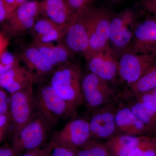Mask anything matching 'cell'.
Instances as JSON below:
<instances>
[{"mask_svg":"<svg viewBox=\"0 0 156 156\" xmlns=\"http://www.w3.org/2000/svg\"><path fill=\"white\" fill-rule=\"evenodd\" d=\"M33 95L37 114L50 131L75 115L49 83L40 85L35 90L33 89Z\"/></svg>","mask_w":156,"mask_h":156,"instance_id":"obj_1","label":"cell"},{"mask_svg":"<svg viewBox=\"0 0 156 156\" xmlns=\"http://www.w3.org/2000/svg\"><path fill=\"white\" fill-rule=\"evenodd\" d=\"M50 76L49 83L76 114L78 108L83 104L80 66L69 62L56 69Z\"/></svg>","mask_w":156,"mask_h":156,"instance_id":"obj_2","label":"cell"},{"mask_svg":"<svg viewBox=\"0 0 156 156\" xmlns=\"http://www.w3.org/2000/svg\"><path fill=\"white\" fill-rule=\"evenodd\" d=\"M87 26L89 47L84 57L109 48L110 26L113 15L107 10L90 6L81 10Z\"/></svg>","mask_w":156,"mask_h":156,"instance_id":"obj_3","label":"cell"},{"mask_svg":"<svg viewBox=\"0 0 156 156\" xmlns=\"http://www.w3.org/2000/svg\"><path fill=\"white\" fill-rule=\"evenodd\" d=\"M135 19V13L130 9H126L112 17L108 44L117 58L131 47L136 26Z\"/></svg>","mask_w":156,"mask_h":156,"instance_id":"obj_4","label":"cell"},{"mask_svg":"<svg viewBox=\"0 0 156 156\" xmlns=\"http://www.w3.org/2000/svg\"><path fill=\"white\" fill-rule=\"evenodd\" d=\"M81 89L83 103L90 111L114 102L117 96L111 83L90 72L82 77Z\"/></svg>","mask_w":156,"mask_h":156,"instance_id":"obj_5","label":"cell"},{"mask_svg":"<svg viewBox=\"0 0 156 156\" xmlns=\"http://www.w3.org/2000/svg\"><path fill=\"white\" fill-rule=\"evenodd\" d=\"M156 60L155 53L140 54L128 49L118 58V76L129 87L155 64Z\"/></svg>","mask_w":156,"mask_h":156,"instance_id":"obj_6","label":"cell"},{"mask_svg":"<svg viewBox=\"0 0 156 156\" xmlns=\"http://www.w3.org/2000/svg\"><path fill=\"white\" fill-rule=\"evenodd\" d=\"M37 114L33 86L11 94L9 115L13 124V137Z\"/></svg>","mask_w":156,"mask_h":156,"instance_id":"obj_7","label":"cell"},{"mask_svg":"<svg viewBox=\"0 0 156 156\" xmlns=\"http://www.w3.org/2000/svg\"><path fill=\"white\" fill-rule=\"evenodd\" d=\"M91 138L89 121L84 118L70 120L53 134L50 146L79 148Z\"/></svg>","mask_w":156,"mask_h":156,"instance_id":"obj_8","label":"cell"},{"mask_svg":"<svg viewBox=\"0 0 156 156\" xmlns=\"http://www.w3.org/2000/svg\"><path fill=\"white\" fill-rule=\"evenodd\" d=\"M50 130L38 114L13 137L15 152L39 148L45 142Z\"/></svg>","mask_w":156,"mask_h":156,"instance_id":"obj_9","label":"cell"},{"mask_svg":"<svg viewBox=\"0 0 156 156\" xmlns=\"http://www.w3.org/2000/svg\"><path fill=\"white\" fill-rule=\"evenodd\" d=\"M58 43H62L75 54L81 53L84 56L87 54L89 47V36L81 11L73 14L64 35Z\"/></svg>","mask_w":156,"mask_h":156,"instance_id":"obj_10","label":"cell"},{"mask_svg":"<svg viewBox=\"0 0 156 156\" xmlns=\"http://www.w3.org/2000/svg\"><path fill=\"white\" fill-rule=\"evenodd\" d=\"M116 109L113 102L92 112L89 121L91 138L108 140L116 135Z\"/></svg>","mask_w":156,"mask_h":156,"instance_id":"obj_11","label":"cell"},{"mask_svg":"<svg viewBox=\"0 0 156 156\" xmlns=\"http://www.w3.org/2000/svg\"><path fill=\"white\" fill-rule=\"evenodd\" d=\"M89 72L111 83L118 76V58L110 47L86 58Z\"/></svg>","mask_w":156,"mask_h":156,"instance_id":"obj_12","label":"cell"},{"mask_svg":"<svg viewBox=\"0 0 156 156\" xmlns=\"http://www.w3.org/2000/svg\"><path fill=\"white\" fill-rule=\"evenodd\" d=\"M40 14V2L26 1L13 12L8 20V28L15 35L31 31Z\"/></svg>","mask_w":156,"mask_h":156,"instance_id":"obj_13","label":"cell"},{"mask_svg":"<svg viewBox=\"0 0 156 156\" xmlns=\"http://www.w3.org/2000/svg\"><path fill=\"white\" fill-rule=\"evenodd\" d=\"M129 49L140 54L156 53V18L146 20L135 26Z\"/></svg>","mask_w":156,"mask_h":156,"instance_id":"obj_14","label":"cell"},{"mask_svg":"<svg viewBox=\"0 0 156 156\" xmlns=\"http://www.w3.org/2000/svg\"><path fill=\"white\" fill-rule=\"evenodd\" d=\"M34 81L33 73L19 65L0 75V88L11 95L32 87Z\"/></svg>","mask_w":156,"mask_h":156,"instance_id":"obj_15","label":"cell"},{"mask_svg":"<svg viewBox=\"0 0 156 156\" xmlns=\"http://www.w3.org/2000/svg\"><path fill=\"white\" fill-rule=\"evenodd\" d=\"M67 24L58 25L46 17L38 18L31 30L34 37V41L41 43L59 42L64 35Z\"/></svg>","mask_w":156,"mask_h":156,"instance_id":"obj_16","label":"cell"},{"mask_svg":"<svg viewBox=\"0 0 156 156\" xmlns=\"http://www.w3.org/2000/svg\"><path fill=\"white\" fill-rule=\"evenodd\" d=\"M19 58L32 72L38 75H50L56 69L35 47L31 44L24 48L19 55Z\"/></svg>","mask_w":156,"mask_h":156,"instance_id":"obj_17","label":"cell"},{"mask_svg":"<svg viewBox=\"0 0 156 156\" xmlns=\"http://www.w3.org/2000/svg\"><path fill=\"white\" fill-rule=\"evenodd\" d=\"M41 14L58 25L67 24L73 14L66 0H43L40 2Z\"/></svg>","mask_w":156,"mask_h":156,"instance_id":"obj_18","label":"cell"},{"mask_svg":"<svg viewBox=\"0 0 156 156\" xmlns=\"http://www.w3.org/2000/svg\"><path fill=\"white\" fill-rule=\"evenodd\" d=\"M31 44L35 47L56 69L71 61L75 54L62 43H58L56 45L52 43L34 41Z\"/></svg>","mask_w":156,"mask_h":156,"instance_id":"obj_19","label":"cell"},{"mask_svg":"<svg viewBox=\"0 0 156 156\" xmlns=\"http://www.w3.org/2000/svg\"><path fill=\"white\" fill-rule=\"evenodd\" d=\"M115 121L117 131L121 134L137 136L145 127V124L135 116L128 106L116 108Z\"/></svg>","mask_w":156,"mask_h":156,"instance_id":"obj_20","label":"cell"},{"mask_svg":"<svg viewBox=\"0 0 156 156\" xmlns=\"http://www.w3.org/2000/svg\"><path fill=\"white\" fill-rule=\"evenodd\" d=\"M140 140L137 136L117 134L108 140L105 144L111 156H128Z\"/></svg>","mask_w":156,"mask_h":156,"instance_id":"obj_21","label":"cell"},{"mask_svg":"<svg viewBox=\"0 0 156 156\" xmlns=\"http://www.w3.org/2000/svg\"><path fill=\"white\" fill-rule=\"evenodd\" d=\"M132 94L139 95L156 88V64L150 68L140 78L129 87Z\"/></svg>","mask_w":156,"mask_h":156,"instance_id":"obj_22","label":"cell"},{"mask_svg":"<svg viewBox=\"0 0 156 156\" xmlns=\"http://www.w3.org/2000/svg\"><path fill=\"white\" fill-rule=\"evenodd\" d=\"M76 156H111L105 144L90 138L83 145L79 148Z\"/></svg>","mask_w":156,"mask_h":156,"instance_id":"obj_23","label":"cell"},{"mask_svg":"<svg viewBox=\"0 0 156 156\" xmlns=\"http://www.w3.org/2000/svg\"><path fill=\"white\" fill-rule=\"evenodd\" d=\"M132 112L145 124L150 122L156 114V112L150 105L142 101L128 105Z\"/></svg>","mask_w":156,"mask_h":156,"instance_id":"obj_24","label":"cell"},{"mask_svg":"<svg viewBox=\"0 0 156 156\" xmlns=\"http://www.w3.org/2000/svg\"><path fill=\"white\" fill-rule=\"evenodd\" d=\"M17 65L19 58L11 52L5 51L0 56V75Z\"/></svg>","mask_w":156,"mask_h":156,"instance_id":"obj_25","label":"cell"},{"mask_svg":"<svg viewBox=\"0 0 156 156\" xmlns=\"http://www.w3.org/2000/svg\"><path fill=\"white\" fill-rule=\"evenodd\" d=\"M128 156H156V151L147 143L143 141L141 139Z\"/></svg>","mask_w":156,"mask_h":156,"instance_id":"obj_26","label":"cell"},{"mask_svg":"<svg viewBox=\"0 0 156 156\" xmlns=\"http://www.w3.org/2000/svg\"><path fill=\"white\" fill-rule=\"evenodd\" d=\"M73 14L91 6L93 0H66Z\"/></svg>","mask_w":156,"mask_h":156,"instance_id":"obj_27","label":"cell"},{"mask_svg":"<svg viewBox=\"0 0 156 156\" xmlns=\"http://www.w3.org/2000/svg\"><path fill=\"white\" fill-rule=\"evenodd\" d=\"M14 11L6 0H0V22L9 20Z\"/></svg>","mask_w":156,"mask_h":156,"instance_id":"obj_28","label":"cell"},{"mask_svg":"<svg viewBox=\"0 0 156 156\" xmlns=\"http://www.w3.org/2000/svg\"><path fill=\"white\" fill-rule=\"evenodd\" d=\"M51 156H76V149L62 147H51Z\"/></svg>","mask_w":156,"mask_h":156,"instance_id":"obj_29","label":"cell"},{"mask_svg":"<svg viewBox=\"0 0 156 156\" xmlns=\"http://www.w3.org/2000/svg\"><path fill=\"white\" fill-rule=\"evenodd\" d=\"M5 90L0 88V115L9 114V105L8 96Z\"/></svg>","mask_w":156,"mask_h":156,"instance_id":"obj_30","label":"cell"},{"mask_svg":"<svg viewBox=\"0 0 156 156\" xmlns=\"http://www.w3.org/2000/svg\"><path fill=\"white\" fill-rule=\"evenodd\" d=\"M141 4L145 11L156 18V0H142Z\"/></svg>","mask_w":156,"mask_h":156,"instance_id":"obj_31","label":"cell"},{"mask_svg":"<svg viewBox=\"0 0 156 156\" xmlns=\"http://www.w3.org/2000/svg\"><path fill=\"white\" fill-rule=\"evenodd\" d=\"M141 100L150 105L156 112V97L151 92H146L143 94Z\"/></svg>","mask_w":156,"mask_h":156,"instance_id":"obj_32","label":"cell"},{"mask_svg":"<svg viewBox=\"0 0 156 156\" xmlns=\"http://www.w3.org/2000/svg\"><path fill=\"white\" fill-rule=\"evenodd\" d=\"M9 44V40L7 37L0 33V56L6 51Z\"/></svg>","mask_w":156,"mask_h":156,"instance_id":"obj_33","label":"cell"},{"mask_svg":"<svg viewBox=\"0 0 156 156\" xmlns=\"http://www.w3.org/2000/svg\"><path fill=\"white\" fill-rule=\"evenodd\" d=\"M48 150H41L40 149L29 151L26 153L20 156H44L48 151Z\"/></svg>","mask_w":156,"mask_h":156,"instance_id":"obj_34","label":"cell"},{"mask_svg":"<svg viewBox=\"0 0 156 156\" xmlns=\"http://www.w3.org/2000/svg\"><path fill=\"white\" fill-rule=\"evenodd\" d=\"M14 11L18 7L22 5L23 3L27 1V0H6Z\"/></svg>","mask_w":156,"mask_h":156,"instance_id":"obj_35","label":"cell"},{"mask_svg":"<svg viewBox=\"0 0 156 156\" xmlns=\"http://www.w3.org/2000/svg\"><path fill=\"white\" fill-rule=\"evenodd\" d=\"M15 153L13 148L0 147V156H14Z\"/></svg>","mask_w":156,"mask_h":156,"instance_id":"obj_36","label":"cell"},{"mask_svg":"<svg viewBox=\"0 0 156 156\" xmlns=\"http://www.w3.org/2000/svg\"><path fill=\"white\" fill-rule=\"evenodd\" d=\"M10 115H0V129L4 128L8 124Z\"/></svg>","mask_w":156,"mask_h":156,"instance_id":"obj_37","label":"cell"},{"mask_svg":"<svg viewBox=\"0 0 156 156\" xmlns=\"http://www.w3.org/2000/svg\"><path fill=\"white\" fill-rule=\"evenodd\" d=\"M151 93L155 97H156V88L153 89V90H151Z\"/></svg>","mask_w":156,"mask_h":156,"instance_id":"obj_38","label":"cell"},{"mask_svg":"<svg viewBox=\"0 0 156 156\" xmlns=\"http://www.w3.org/2000/svg\"><path fill=\"white\" fill-rule=\"evenodd\" d=\"M110 1H118V0H110Z\"/></svg>","mask_w":156,"mask_h":156,"instance_id":"obj_39","label":"cell"},{"mask_svg":"<svg viewBox=\"0 0 156 156\" xmlns=\"http://www.w3.org/2000/svg\"><path fill=\"white\" fill-rule=\"evenodd\" d=\"M155 54H156V53H155ZM155 64H156V60L155 63Z\"/></svg>","mask_w":156,"mask_h":156,"instance_id":"obj_40","label":"cell"}]
</instances>
